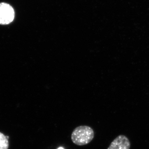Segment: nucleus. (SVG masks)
Wrapping results in <instances>:
<instances>
[{"label": "nucleus", "instance_id": "nucleus-1", "mask_svg": "<svg viewBox=\"0 0 149 149\" xmlns=\"http://www.w3.org/2000/svg\"><path fill=\"white\" fill-rule=\"evenodd\" d=\"M95 133L93 128L87 125H80L74 128L71 134L72 143L78 146H83L91 143L94 139Z\"/></svg>", "mask_w": 149, "mask_h": 149}, {"label": "nucleus", "instance_id": "nucleus-2", "mask_svg": "<svg viewBox=\"0 0 149 149\" xmlns=\"http://www.w3.org/2000/svg\"><path fill=\"white\" fill-rule=\"evenodd\" d=\"M15 13L13 8L6 3H0V24L7 25L13 21Z\"/></svg>", "mask_w": 149, "mask_h": 149}, {"label": "nucleus", "instance_id": "nucleus-3", "mask_svg": "<svg viewBox=\"0 0 149 149\" xmlns=\"http://www.w3.org/2000/svg\"><path fill=\"white\" fill-rule=\"evenodd\" d=\"M129 139L124 135H119L111 142L107 149H130Z\"/></svg>", "mask_w": 149, "mask_h": 149}, {"label": "nucleus", "instance_id": "nucleus-4", "mask_svg": "<svg viewBox=\"0 0 149 149\" xmlns=\"http://www.w3.org/2000/svg\"><path fill=\"white\" fill-rule=\"evenodd\" d=\"M8 139L6 136L0 132V149H8Z\"/></svg>", "mask_w": 149, "mask_h": 149}, {"label": "nucleus", "instance_id": "nucleus-5", "mask_svg": "<svg viewBox=\"0 0 149 149\" xmlns=\"http://www.w3.org/2000/svg\"><path fill=\"white\" fill-rule=\"evenodd\" d=\"M58 149H63V148H58Z\"/></svg>", "mask_w": 149, "mask_h": 149}]
</instances>
